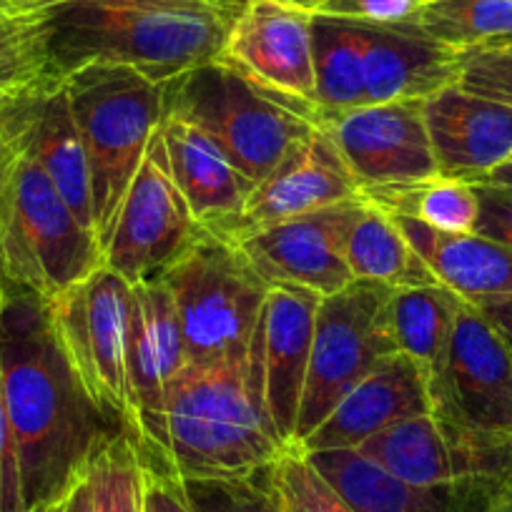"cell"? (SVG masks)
Returning a JSON list of instances; mask_svg holds the SVG:
<instances>
[{
    "label": "cell",
    "mask_w": 512,
    "mask_h": 512,
    "mask_svg": "<svg viewBox=\"0 0 512 512\" xmlns=\"http://www.w3.org/2000/svg\"><path fill=\"white\" fill-rule=\"evenodd\" d=\"M412 26L457 53L512 46V0H425Z\"/></svg>",
    "instance_id": "obj_29"
},
{
    "label": "cell",
    "mask_w": 512,
    "mask_h": 512,
    "mask_svg": "<svg viewBox=\"0 0 512 512\" xmlns=\"http://www.w3.org/2000/svg\"><path fill=\"white\" fill-rule=\"evenodd\" d=\"M430 395L432 415L460 435H512V352L470 302H462Z\"/></svg>",
    "instance_id": "obj_11"
},
{
    "label": "cell",
    "mask_w": 512,
    "mask_h": 512,
    "mask_svg": "<svg viewBox=\"0 0 512 512\" xmlns=\"http://www.w3.org/2000/svg\"><path fill=\"white\" fill-rule=\"evenodd\" d=\"M51 76L38 16L0 21V93H13Z\"/></svg>",
    "instance_id": "obj_34"
},
{
    "label": "cell",
    "mask_w": 512,
    "mask_h": 512,
    "mask_svg": "<svg viewBox=\"0 0 512 512\" xmlns=\"http://www.w3.org/2000/svg\"><path fill=\"white\" fill-rule=\"evenodd\" d=\"M0 139L26 151L46 171L76 219L96 234L91 169L63 78L48 76L21 91L3 93Z\"/></svg>",
    "instance_id": "obj_14"
},
{
    "label": "cell",
    "mask_w": 512,
    "mask_h": 512,
    "mask_svg": "<svg viewBox=\"0 0 512 512\" xmlns=\"http://www.w3.org/2000/svg\"><path fill=\"white\" fill-rule=\"evenodd\" d=\"M91 512H144V457L128 430L108 437L88 460Z\"/></svg>",
    "instance_id": "obj_31"
},
{
    "label": "cell",
    "mask_w": 512,
    "mask_h": 512,
    "mask_svg": "<svg viewBox=\"0 0 512 512\" xmlns=\"http://www.w3.org/2000/svg\"><path fill=\"white\" fill-rule=\"evenodd\" d=\"M204 234L171 176L159 126L103 244V267L121 274L131 287L156 282Z\"/></svg>",
    "instance_id": "obj_10"
},
{
    "label": "cell",
    "mask_w": 512,
    "mask_h": 512,
    "mask_svg": "<svg viewBox=\"0 0 512 512\" xmlns=\"http://www.w3.org/2000/svg\"><path fill=\"white\" fill-rule=\"evenodd\" d=\"M472 307L492 324V329L500 334L502 342H505L512 352V297L485 299V302H477L472 304Z\"/></svg>",
    "instance_id": "obj_41"
},
{
    "label": "cell",
    "mask_w": 512,
    "mask_h": 512,
    "mask_svg": "<svg viewBox=\"0 0 512 512\" xmlns=\"http://www.w3.org/2000/svg\"><path fill=\"white\" fill-rule=\"evenodd\" d=\"M0 302H3V287H0Z\"/></svg>",
    "instance_id": "obj_48"
},
{
    "label": "cell",
    "mask_w": 512,
    "mask_h": 512,
    "mask_svg": "<svg viewBox=\"0 0 512 512\" xmlns=\"http://www.w3.org/2000/svg\"><path fill=\"white\" fill-rule=\"evenodd\" d=\"M164 116L181 118L209 136L226 159L259 184L302 144L317 118L267 91L219 58L161 83Z\"/></svg>",
    "instance_id": "obj_5"
},
{
    "label": "cell",
    "mask_w": 512,
    "mask_h": 512,
    "mask_svg": "<svg viewBox=\"0 0 512 512\" xmlns=\"http://www.w3.org/2000/svg\"><path fill=\"white\" fill-rule=\"evenodd\" d=\"M101 264L96 234L76 219L46 171L0 139V284L48 302Z\"/></svg>",
    "instance_id": "obj_4"
},
{
    "label": "cell",
    "mask_w": 512,
    "mask_h": 512,
    "mask_svg": "<svg viewBox=\"0 0 512 512\" xmlns=\"http://www.w3.org/2000/svg\"><path fill=\"white\" fill-rule=\"evenodd\" d=\"M319 302L309 289L272 284L246 349L251 392L287 447H294Z\"/></svg>",
    "instance_id": "obj_12"
},
{
    "label": "cell",
    "mask_w": 512,
    "mask_h": 512,
    "mask_svg": "<svg viewBox=\"0 0 512 512\" xmlns=\"http://www.w3.org/2000/svg\"><path fill=\"white\" fill-rule=\"evenodd\" d=\"M322 128L362 194L437 176L422 101L369 103L327 118Z\"/></svg>",
    "instance_id": "obj_15"
},
{
    "label": "cell",
    "mask_w": 512,
    "mask_h": 512,
    "mask_svg": "<svg viewBox=\"0 0 512 512\" xmlns=\"http://www.w3.org/2000/svg\"><path fill=\"white\" fill-rule=\"evenodd\" d=\"M267 477L282 512H354L297 447L284 450L267 467Z\"/></svg>",
    "instance_id": "obj_32"
},
{
    "label": "cell",
    "mask_w": 512,
    "mask_h": 512,
    "mask_svg": "<svg viewBox=\"0 0 512 512\" xmlns=\"http://www.w3.org/2000/svg\"><path fill=\"white\" fill-rule=\"evenodd\" d=\"M284 3H289V6H297L302 8V11H309V13H317L319 8L327 3V0H284Z\"/></svg>",
    "instance_id": "obj_44"
},
{
    "label": "cell",
    "mask_w": 512,
    "mask_h": 512,
    "mask_svg": "<svg viewBox=\"0 0 512 512\" xmlns=\"http://www.w3.org/2000/svg\"><path fill=\"white\" fill-rule=\"evenodd\" d=\"M364 201L390 211L425 221L427 226L445 234H472L477 221L475 186L467 181L432 176L427 181L392 189L364 191Z\"/></svg>",
    "instance_id": "obj_30"
},
{
    "label": "cell",
    "mask_w": 512,
    "mask_h": 512,
    "mask_svg": "<svg viewBox=\"0 0 512 512\" xmlns=\"http://www.w3.org/2000/svg\"><path fill=\"white\" fill-rule=\"evenodd\" d=\"M141 457H144V492L159 507V512H191L184 492H181L179 477L156 457L146 455V452H141Z\"/></svg>",
    "instance_id": "obj_39"
},
{
    "label": "cell",
    "mask_w": 512,
    "mask_h": 512,
    "mask_svg": "<svg viewBox=\"0 0 512 512\" xmlns=\"http://www.w3.org/2000/svg\"><path fill=\"white\" fill-rule=\"evenodd\" d=\"M174 299L186 364L246 362L272 284L231 239L206 231L161 277Z\"/></svg>",
    "instance_id": "obj_7"
},
{
    "label": "cell",
    "mask_w": 512,
    "mask_h": 512,
    "mask_svg": "<svg viewBox=\"0 0 512 512\" xmlns=\"http://www.w3.org/2000/svg\"><path fill=\"white\" fill-rule=\"evenodd\" d=\"M179 485L191 512H282L267 467L241 477H179Z\"/></svg>",
    "instance_id": "obj_33"
},
{
    "label": "cell",
    "mask_w": 512,
    "mask_h": 512,
    "mask_svg": "<svg viewBox=\"0 0 512 512\" xmlns=\"http://www.w3.org/2000/svg\"><path fill=\"white\" fill-rule=\"evenodd\" d=\"M462 302L465 299L442 284L392 289L390 307H387L392 337L400 354H405L420 369L430 390L445 364Z\"/></svg>",
    "instance_id": "obj_25"
},
{
    "label": "cell",
    "mask_w": 512,
    "mask_h": 512,
    "mask_svg": "<svg viewBox=\"0 0 512 512\" xmlns=\"http://www.w3.org/2000/svg\"><path fill=\"white\" fill-rule=\"evenodd\" d=\"M344 259L354 279H372L392 289L440 284L395 219L369 201H362L349 226Z\"/></svg>",
    "instance_id": "obj_27"
},
{
    "label": "cell",
    "mask_w": 512,
    "mask_h": 512,
    "mask_svg": "<svg viewBox=\"0 0 512 512\" xmlns=\"http://www.w3.org/2000/svg\"><path fill=\"white\" fill-rule=\"evenodd\" d=\"M61 512H91V482L86 470L61 495Z\"/></svg>",
    "instance_id": "obj_42"
},
{
    "label": "cell",
    "mask_w": 512,
    "mask_h": 512,
    "mask_svg": "<svg viewBox=\"0 0 512 512\" xmlns=\"http://www.w3.org/2000/svg\"><path fill=\"white\" fill-rule=\"evenodd\" d=\"M364 86L369 103L425 101L442 88L460 83V53L425 36L415 26H367Z\"/></svg>",
    "instance_id": "obj_21"
},
{
    "label": "cell",
    "mask_w": 512,
    "mask_h": 512,
    "mask_svg": "<svg viewBox=\"0 0 512 512\" xmlns=\"http://www.w3.org/2000/svg\"><path fill=\"white\" fill-rule=\"evenodd\" d=\"M6 18H11V16H8V11L3 8V3H0V21H6Z\"/></svg>",
    "instance_id": "obj_47"
},
{
    "label": "cell",
    "mask_w": 512,
    "mask_h": 512,
    "mask_svg": "<svg viewBox=\"0 0 512 512\" xmlns=\"http://www.w3.org/2000/svg\"><path fill=\"white\" fill-rule=\"evenodd\" d=\"M284 450L251 392L246 362H221L186 364L176 374L166 390L161 442L146 455L179 477H241L269 467Z\"/></svg>",
    "instance_id": "obj_3"
},
{
    "label": "cell",
    "mask_w": 512,
    "mask_h": 512,
    "mask_svg": "<svg viewBox=\"0 0 512 512\" xmlns=\"http://www.w3.org/2000/svg\"><path fill=\"white\" fill-rule=\"evenodd\" d=\"M63 83L88 156L93 224L103 249L151 136L164 121V91L144 73L108 63L76 68Z\"/></svg>",
    "instance_id": "obj_6"
},
{
    "label": "cell",
    "mask_w": 512,
    "mask_h": 512,
    "mask_svg": "<svg viewBox=\"0 0 512 512\" xmlns=\"http://www.w3.org/2000/svg\"><path fill=\"white\" fill-rule=\"evenodd\" d=\"M0 287V387L16 435L23 502L33 512L61 497L93 452L123 427L83 390L46 299Z\"/></svg>",
    "instance_id": "obj_1"
},
{
    "label": "cell",
    "mask_w": 512,
    "mask_h": 512,
    "mask_svg": "<svg viewBox=\"0 0 512 512\" xmlns=\"http://www.w3.org/2000/svg\"><path fill=\"white\" fill-rule=\"evenodd\" d=\"M0 3L11 18H31L53 11V8L71 6V3H116V0H0ZM214 3L241 8V0H214Z\"/></svg>",
    "instance_id": "obj_40"
},
{
    "label": "cell",
    "mask_w": 512,
    "mask_h": 512,
    "mask_svg": "<svg viewBox=\"0 0 512 512\" xmlns=\"http://www.w3.org/2000/svg\"><path fill=\"white\" fill-rule=\"evenodd\" d=\"M33 512H61V497H56V500L48 502V505L36 507V510H33Z\"/></svg>",
    "instance_id": "obj_45"
},
{
    "label": "cell",
    "mask_w": 512,
    "mask_h": 512,
    "mask_svg": "<svg viewBox=\"0 0 512 512\" xmlns=\"http://www.w3.org/2000/svg\"><path fill=\"white\" fill-rule=\"evenodd\" d=\"M427 412H432L427 379L405 354H392L354 384L322 425L299 442L297 450H354L395 422Z\"/></svg>",
    "instance_id": "obj_20"
},
{
    "label": "cell",
    "mask_w": 512,
    "mask_h": 512,
    "mask_svg": "<svg viewBox=\"0 0 512 512\" xmlns=\"http://www.w3.org/2000/svg\"><path fill=\"white\" fill-rule=\"evenodd\" d=\"M457 86L512 106V46L460 53Z\"/></svg>",
    "instance_id": "obj_35"
},
{
    "label": "cell",
    "mask_w": 512,
    "mask_h": 512,
    "mask_svg": "<svg viewBox=\"0 0 512 512\" xmlns=\"http://www.w3.org/2000/svg\"><path fill=\"white\" fill-rule=\"evenodd\" d=\"M134 287L98 267L58 297L48 299L58 342L98 410L131 430L126 384V334Z\"/></svg>",
    "instance_id": "obj_9"
},
{
    "label": "cell",
    "mask_w": 512,
    "mask_h": 512,
    "mask_svg": "<svg viewBox=\"0 0 512 512\" xmlns=\"http://www.w3.org/2000/svg\"><path fill=\"white\" fill-rule=\"evenodd\" d=\"M390 216L437 282L457 297L470 304L512 297V249L477 234H445L405 214Z\"/></svg>",
    "instance_id": "obj_24"
},
{
    "label": "cell",
    "mask_w": 512,
    "mask_h": 512,
    "mask_svg": "<svg viewBox=\"0 0 512 512\" xmlns=\"http://www.w3.org/2000/svg\"><path fill=\"white\" fill-rule=\"evenodd\" d=\"M324 480L354 507V512H492L477 487L455 482L447 487H417L364 457L357 450L304 452Z\"/></svg>",
    "instance_id": "obj_23"
},
{
    "label": "cell",
    "mask_w": 512,
    "mask_h": 512,
    "mask_svg": "<svg viewBox=\"0 0 512 512\" xmlns=\"http://www.w3.org/2000/svg\"><path fill=\"white\" fill-rule=\"evenodd\" d=\"M422 111L437 176L477 184L512 159V106L447 86Z\"/></svg>",
    "instance_id": "obj_19"
},
{
    "label": "cell",
    "mask_w": 512,
    "mask_h": 512,
    "mask_svg": "<svg viewBox=\"0 0 512 512\" xmlns=\"http://www.w3.org/2000/svg\"><path fill=\"white\" fill-rule=\"evenodd\" d=\"M0 512H26L18 445L6 410L3 387H0Z\"/></svg>",
    "instance_id": "obj_38"
},
{
    "label": "cell",
    "mask_w": 512,
    "mask_h": 512,
    "mask_svg": "<svg viewBox=\"0 0 512 512\" xmlns=\"http://www.w3.org/2000/svg\"><path fill=\"white\" fill-rule=\"evenodd\" d=\"M477 221L472 234L512 249V189L490 181H477Z\"/></svg>",
    "instance_id": "obj_37"
},
{
    "label": "cell",
    "mask_w": 512,
    "mask_h": 512,
    "mask_svg": "<svg viewBox=\"0 0 512 512\" xmlns=\"http://www.w3.org/2000/svg\"><path fill=\"white\" fill-rule=\"evenodd\" d=\"M354 199H364L362 189L327 131L317 126L267 179L254 186L244 214L231 226L226 239L236 241L279 221Z\"/></svg>",
    "instance_id": "obj_18"
},
{
    "label": "cell",
    "mask_w": 512,
    "mask_h": 512,
    "mask_svg": "<svg viewBox=\"0 0 512 512\" xmlns=\"http://www.w3.org/2000/svg\"><path fill=\"white\" fill-rule=\"evenodd\" d=\"M390 297L392 287L372 279H354L337 294L322 297L294 447L322 425L354 384L387 357L400 354L387 317Z\"/></svg>",
    "instance_id": "obj_8"
},
{
    "label": "cell",
    "mask_w": 512,
    "mask_h": 512,
    "mask_svg": "<svg viewBox=\"0 0 512 512\" xmlns=\"http://www.w3.org/2000/svg\"><path fill=\"white\" fill-rule=\"evenodd\" d=\"M161 136L171 176L194 219L211 234H229L244 214L254 181L246 179L209 136L181 118L164 116Z\"/></svg>",
    "instance_id": "obj_22"
},
{
    "label": "cell",
    "mask_w": 512,
    "mask_h": 512,
    "mask_svg": "<svg viewBox=\"0 0 512 512\" xmlns=\"http://www.w3.org/2000/svg\"><path fill=\"white\" fill-rule=\"evenodd\" d=\"M184 367V337L166 284L161 279L134 284L126 334V384L131 405L128 432L144 452L159 447L166 390Z\"/></svg>",
    "instance_id": "obj_17"
},
{
    "label": "cell",
    "mask_w": 512,
    "mask_h": 512,
    "mask_svg": "<svg viewBox=\"0 0 512 512\" xmlns=\"http://www.w3.org/2000/svg\"><path fill=\"white\" fill-rule=\"evenodd\" d=\"M510 161H512V159H510Z\"/></svg>",
    "instance_id": "obj_51"
},
{
    "label": "cell",
    "mask_w": 512,
    "mask_h": 512,
    "mask_svg": "<svg viewBox=\"0 0 512 512\" xmlns=\"http://www.w3.org/2000/svg\"><path fill=\"white\" fill-rule=\"evenodd\" d=\"M312 18L314 13L289 6L284 0H244L231 23L219 61L312 113L319 126L314 106L317 78Z\"/></svg>",
    "instance_id": "obj_13"
},
{
    "label": "cell",
    "mask_w": 512,
    "mask_h": 512,
    "mask_svg": "<svg viewBox=\"0 0 512 512\" xmlns=\"http://www.w3.org/2000/svg\"><path fill=\"white\" fill-rule=\"evenodd\" d=\"M144 512H159V507H156L154 502H151V497L146 495V492H144Z\"/></svg>",
    "instance_id": "obj_46"
},
{
    "label": "cell",
    "mask_w": 512,
    "mask_h": 512,
    "mask_svg": "<svg viewBox=\"0 0 512 512\" xmlns=\"http://www.w3.org/2000/svg\"><path fill=\"white\" fill-rule=\"evenodd\" d=\"M236 13L214 0H116L53 8L38 23L51 76L108 63L166 83L219 58Z\"/></svg>",
    "instance_id": "obj_2"
},
{
    "label": "cell",
    "mask_w": 512,
    "mask_h": 512,
    "mask_svg": "<svg viewBox=\"0 0 512 512\" xmlns=\"http://www.w3.org/2000/svg\"><path fill=\"white\" fill-rule=\"evenodd\" d=\"M0 96H3V93H0Z\"/></svg>",
    "instance_id": "obj_50"
},
{
    "label": "cell",
    "mask_w": 512,
    "mask_h": 512,
    "mask_svg": "<svg viewBox=\"0 0 512 512\" xmlns=\"http://www.w3.org/2000/svg\"><path fill=\"white\" fill-rule=\"evenodd\" d=\"M362 201H342L279 221L234 244L269 284H292L329 297L354 282L344 259V241Z\"/></svg>",
    "instance_id": "obj_16"
},
{
    "label": "cell",
    "mask_w": 512,
    "mask_h": 512,
    "mask_svg": "<svg viewBox=\"0 0 512 512\" xmlns=\"http://www.w3.org/2000/svg\"><path fill=\"white\" fill-rule=\"evenodd\" d=\"M241 3H244V0H241Z\"/></svg>",
    "instance_id": "obj_49"
},
{
    "label": "cell",
    "mask_w": 512,
    "mask_h": 512,
    "mask_svg": "<svg viewBox=\"0 0 512 512\" xmlns=\"http://www.w3.org/2000/svg\"><path fill=\"white\" fill-rule=\"evenodd\" d=\"M354 450L410 485L447 487L457 482L450 437L432 412L395 422Z\"/></svg>",
    "instance_id": "obj_26"
},
{
    "label": "cell",
    "mask_w": 512,
    "mask_h": 512,
    "mask_svg": "<svg viewBox=\"0 0 512 512\" xmlns=\"http://www.w3.org/2000/svg\"><path fill=\"white\" fill-rule=\"evenodd\" d=\"M425 0H327L317 13L367 26H410Z\"/></svg>",
    "instance_id": "obj_36"
},
{
    "label": "cell",
    "mask_w": 512,
    "mask_h": 512,
    "mask_svg": "<svg viewBox=\"0 0 512 512\" xmlns=\"http://www.w3.org/2000/svg\"><path fill=\"white\" fill-rule=\"evenodd\" d=\"M485 181H490V184L510 186V189H512V161H505L502 166H497V169L492 171V174L487 176Z\"/></svg>",
    "instance_id": "obj_43"
},
{
    "label": "cell",
    "mask_w": 512,
    "mask_h": 512,
    "mask_svg": "<svg viewBox=\"0 0 512 512\" xmlns=\"http://www.w3.org/2000/svg\"><path fill=\"white\" fill-rule=\"evenodd\" d=\"M312 46L317 78L314 106L319 113V126L327 118L367 106L364 38L357 23L314 13Z\"/></svg>",
    "instance_id": "obj_28"
}]
</instances>
